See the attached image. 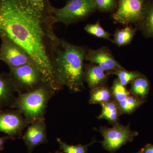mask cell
Wrapping results in <instances>:
<instances>
[{
    "mask_svg": "<svg viewBox=\"0 0 153 153\" xmlns=\"http://www.w3.org/2000/svg\"><path fill=\"white\" fill-rule=\"evenodd\" d=\"M50 11L36 8L26 0H0V38L15 42L30 55L47 83L56 92L57 83L53 67L60 38Z\"/></svg>",
    "mask_w": 153,
    "mask_h": 153,
    "instance_id": "1",
    "label": "cell"
},
{
    "mask_svg": "<svg viewBox=\"0 0 153 153\" xmlns=\"http://www.w3.org/2000/svg\"><path fill=\"white\" fill-rule=\"evenodd\" d=\"M86 49L60 39L55 49L53 67L57 83L72 92L84 89V60Z\"/></svg>",
    "mask_w": 153,
    "mask_h": 153,
    "instance_id": "2",
    "label": "cell"
},
{
    "mask_svg": "<svg viewBox=\"0 0 153 153\" xmlns=\"http://www.w3.org/2000/svg\"><path fill=\"white\" fill-rule=\"evenodd\" d=\"M56 92L44 83L34 90L18 94L11 108L20 111L30 124L45 119L47 105Z\"/></svg>",
    "mask_w": 153,
    "mask_h": 153,
    "instance_id": "3",
    "label": "cell"
},
{
    "mask_svg": "<svg viewBox=\"0 0 153 153\" xmlns=\"http://www.w3.org/2000/svg\"><path fill=\"white\" fill-rule=\"evenodd\" d=\"M96 9L93 0H68L61 8L50 7L55 24L61 23L66 26L84 20Z\"/></svg>",
    "mask_w": 153,
    "mask_h": 153,
    "instance_id": "4",
    "label": "cell"
},
{
    "mask_svg": "<svg viewBox=\"0 0 153 153\" xmlns=\"http://www.w3.org/2000/svg\"><path fill=\"white\" fill-rule=\"evenodd\" d=\"M9 69V74L18 94L31 91L47 83L44 75L34 63Z\"/></svg>",
    "mask_w": 153,
    "mask_h": 153,
    "instance_id": "5",
    "label": "cell"
},
{
    "mask_svg": "<svg viewBox=\"0 0 153 153\" xmlns=\"http://www.w3.org/2000/svg\"><path fill=\"white\" fill-rule=\"evenodd\" d=\"M103 137L101 142L102 146L111 153L117 152L127 143L132 141L138 133L133 131L129 126L115 124L112 128L101 127L99 129Z\"/></svg>",
    "mask_w": 153,
    "mask_h": 153,
    "instance_id": "6",
    "label": "cell"
},
{
    "mask_svg": "<svg viewBox=\"0 0 153 153\" xmlns=\"http://www.w3.org/2000/svg\"><path fill=\"white\" fill-rule=\"evenodd\" d=\"M30 124L16 109L0 110V132L10 137L12 140L21 138L24 129Z\"/></svg>",
    "mask_w": 153,
    "mask_h": 153,
    "instance_id": "7",
    "label": "cell"
},
{
    "mask_svg": "<svg viewBox=\"0 0 153 153\" xmlns=\"http://www.w3.org/2000/svg\"><path fill=\"white\" fill-rule=\"evenodd\" d=\"M1 39L0 60L5 63L9 68L34 63L30 55L19 45L8 38Z\"/></svg>",
    "mask_w": 153,
    "mask_h": 153,
    "instance_id": "8",
    "label": "cell"
},
{
    "mask_svg": "<svg viewBox=\"0 0 153 153\" xmlns=\"http://www.w3.org/2000/svg\"><path fill=\"white\" fill-rule=\"evenodd\" d=\"M118 6L112 16L115 22L123 25L137 24L144 8V0H118Z\"/></svg>",
    "mask_w": 153,
    "mask_h": 153,
    "instance_id": "9",
    "label": "cell"
},
{
    "mask_svg": "<svg viewBox=\"0 0 153 153\" xmlns=\"http://www.w3.org/2000/svg\"><path fill=\"white\" fill-rule=\"evenodd\" d=\"M85 60L97 65L108 75L124 68L106 47H102L97 49H86Z\"/></svg>",
    "mask_w": 153,
    "mask_h": 153,
    "instance_id": "10",
    "label": "cell"
},
{
    "mask_svg": "<svg viewBox=\"0 0 153 153\" xmlns=\"http://www.w3.org/2000/svg\"><path fill=\"white\" fill-rule=\"evenodd\" d=\"M21 138L27 146L28 153H32L36 147L48 143L47 126L45 119L30 123Z\"/></svg>",
    "mask_w": 153,
    "mask_h": 153,
    "instance_id": "11",
    "label": "cell"
},
{
    "mask_svg": "<svg viewBox=\"0 0 153 153\" xmlns=\"http://www.w3.org/2000/svg\"><path fill=\"white\" fill-rule=\"evenodd\" d=\"M16 92L9 73H0V110L12 108L16 100Z\"/></svg>",
    "mask_w": 153,
    "mask_h": 153,
    "instance_id": "12",
    "label": "cell"
},
{
    "mask_svg": "<svg viewBox=\"0 0 153 153\" xmlns=\"http://www.w3.org/2000/svg\"><path fill=\"white\" fill-rule=\"evenodd\" d=\"M108 75L103 69L96 64L90 63L84 65L83 81L91 89L104 85Z\"/></svg>",
    "mask_w": 153,
    "mask_h": 153,
    "instance_id": "13",
    "label": "cell"
},
{
    "mask_svg": "<svg viewBox=\"0 0 153 153\" xmlns=\"http://www.w3.org/2000/svg\"><path fill=\"white\" fill-rule=\"evenodd\" d=\"M138 27L146 38H153V2L145 6Z\"/></svg>",
    "mask_w": 153,
    "mask_h": 153,
    "instance_id": "14",
    "label": "cell"
},
{
    "mask_svg": "<svg viewBox=\"0 0 153 153\" xmlns=\"http://www.w3.org/2000/svg\"><path fill=\"white\" fill-rule=\"evenodd\" d=\"M102 111L98 117V119H105L110 123L115 124L117 123L120 116L122 113L117 102L110 100L100 104Z\"/></svg>",
    "mask_w": 153,
    "mask_h": 153,
    "instance_id": "15",
    "label": "cell"
},
{
    "mask_svg": "<svg viewBox=\"0 0 153 153\" xmlns=\"http://www.w3.org/2000/svg\"><path fill=\"white\" fill-rule=\"evenodd\" d=\"M130 93L135 96L144 99L147 96L150 89V83L146 76L142 75L131 82Z\"/></svg>",
    "mask_w": 153,
    "mask_h": 153,
    "instance_id": "16",
    "label": "cell"
},
{
    "mask_svg": "<svg viewBox=\"0 0 153 153\" xmlns=\"http://www.w3.org/2000/svg\"><path fill=\"white\" fill-rule=\"evenodd\" d=\"M136 32V29L131 27L117 30L114 35L112 42L118 47L127 45L132 40Z\"/></svg>",
    "mask_w": 153,
    "mask_h": 153,
    "instance_id": "17",
    "label": "cell"
},
{
    "mask_svg": "<svg viewBox=\"0 0 153 153\" xmlns=\"http://www.w3.org/2000/svg\"><path fill=\"white\" fill-rule=\"evenodd\" d=\"M112 91L108 88L102 85L91 89L89 103L90 104H101L111 100Z\"/></svg>",
    "mask_w": 153,
    "mask_h": 153,
    "instance_id": "18",
    "label": "cell"
},
{
    "mask_svg": "<svg viewBox=\"0 0 153 153\" xmlns=\"http://www.w3.org/2000/svg\"><path fill=\"white\" fill-rule=\"evenodd\" d=\"M143 99L135 96H129L123 101L117 102L122 113L129 114L134 112L143 103Z\"/></svg>",
    "mask_w": 153,
    "mask_h": 153,
    "instance_id": "19",
    "label": "cell"
},
{
    "mask_svg": "<svg viewBox=\"0 0 153 153\" xmlns=\"http://www.w3.org/2000/svg\"><path fill=\"white\" fill-rule=\"evenodd\" d=\"M112 74L117 76L118 80L122 85L124 86L131 82L134 79L143 75L137 71H128L126 70L124 68L118 70Z\"/></svg>",
    "mask_w": 153,
    "mask_h": 153,
    "instance_id": "20",
    "label": "cell"
},
{
    "mask_svg": "<svg viewBox=\"0 0 153 153\" xmlns=\"http://www.w3.org/2000/svg\"><path fill=\"white\" fill-rule=\"evenodd\" d=\"M57 141L60 146V150L64 153H87L88 146L94 142L85 145H70L64 142L59 138H57Z\"/></svg>",
    "mask_w": 153,
    "mask_h": 153,
    "instance_id": "21",
    "label": "cell"
},
{
    "mask_svg": "<svg viewBox=\"0 0 153 153\" xmlns=\"http://www.w3.org/2000/svg\"><path fill=\"white\" fill-rule=\"evenodd\" d=\"M85 31L88 34L106 40H111L110 34L106 32L100 26L99 22L95 24H88L84 28Z\"/></svg>",
    "mask_w": 153,
    "mask_h": 153,
    "instance_id": "22",
    "label": "cell"
},
{
    "mask_svg": "<svg viewBox=\"0 0 153 153\" xmlns=\"http://www.w3.org/2000/svg\"><path fill=\"white\" fill-rule=\"evenodd\" d=\"M111 91L112 96L117 102L123 101L130 96V92L127 90L124 86L121 84L118 79H115L114 81Z\"/></svg>",
    "mask_w": 153,
    "mask_h": 153,
    "instance_id": "23",
    "label": "cell"
},
{
    "mask_svg": "<svg viewBox=\"0 0 153 153\" xmlns=\"http://www.w3.org/2000/svg\"><path fill=\"white\" fill-rule=\"evenodd\" d=\"M97 9L102 12L112 10L116 6V0H93Z\"/></svg>",
    "mask_w": 153,
    "mask_h": 153,
    "instance_id": "24",
    "label": "cell"
},
{
    "mask_svg": "<svg viewBox=\"0 0 153 153\" xmlns=\"http://www.w3.org/2000/svg\"><path fill=\"white\" fill-rule=\"evenodd\" d=\"M33 7L41 10L50 11L51 5L48 0H26Z\"/></svg>",
    "mask_w": 153,
    "mask_h": 153,
    "instance_id": "25",
    "label": "cell"
},
{
    "mask_svg": "<svg viewBox=\"0 0 153 153\" xmlns=\"http://www.w3.org/2000/svg\"><path fill=\"white\" fill-rule=\"evenodd\" d=\"M9 139L12 140L10 137L7 135L3 137H0V152L4 150L6 142Z\"/></svg>",
    "mask_w": 153,
    "mask_h": 153,
    "instance_id": "26",
    "label": "cell"
},
{
    "mask_svg": "<svg viewBox=\"0 0 153 153\" xmlns=\"http://www.w3.org/2000/svg\"><path fill=\"white\" fill-rule=\"evenodd\" d=\"M144 153H153V145L148 144L143 149Z\"/></svg>",
    "mask_w": 153,
    "mask_h": 153,
    "instance_id": "27",
    "label": "cell"
},
{
    "mask_svg": "<svg viewBox=\"0 0 153 153\" xmlns=\"http://www.w3.org/2000/svg\"><path fill=\"white\" fill-rule=\"evenodd\" d=\"M135 153H144L143 150V149H141L138 152H137Z\"/></svg>",
    "mask_w": 153,
    "mask_h": 153,
    "instance_id": "28",
    "label": "cell"
},
{
    "mask_svg": "<svg viewBox=\"0 0 153 153\" xmlns=\"http://www.w3.org/2000/svg\"><path fill=\"white\" fill-rule=\"evenodd\" d=\"M60 152H59V151H56V152H49V153H60Z\"/></svg>",
    "mask_w": 153,
    "mask_h": 153,
    "instance_id": "29",
    "label": "cell"
}]
</instances>
